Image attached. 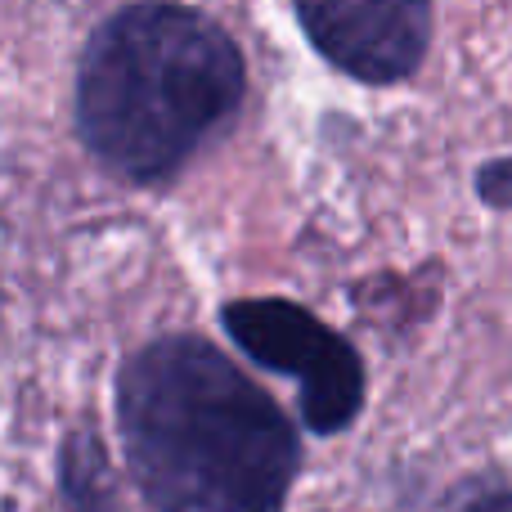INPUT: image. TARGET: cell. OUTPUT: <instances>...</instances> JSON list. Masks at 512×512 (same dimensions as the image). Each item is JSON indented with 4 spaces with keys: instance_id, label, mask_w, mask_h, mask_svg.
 Returning a JSON list of instances; mask_svg holds the SVG:
<instances>
[{
    "instance_id": "6da1fadb",
    "label": "cell",
    "mask_w": 512,
    "mask_h": 512,
    "mask_svg": "<svg viewBox=\"0 0 512 512\" xmlns=\"http://www.w3.org/2000/svg\"><path fill=\"white\" fill-rule=\"evenodd\" d=\"M117 436L153 512H279L301 472L288 414L194 333L144 342L122 364Z\"/></svg>"
},
{
    "instance_id": "7a4b0ae2",
    "label": "cell",
    "mask_w": 512,
    "mask_h": 512,
    "mask_svg": "<svg viewBox=\"0 0 512 512\" xmlns=\"http://www.w3.org/2000/svg\"><path fill=\"white\" fill-rule=\"evenodd\" d=\"M248 68L221 23L144 0L95 27L77 63L72 117L90 158L131 185L171 180L234 122Z\"/></svg>"
},
{
    "instance_id": "3957f363",
    "label": "cell",
    "mask_w": 512,
    "mask_h": 512,
    "mask_svg": "<svg viewBox=\"0 0 512 512\" xmlns=\"http://www.w3.org/2000/svg\"><path fill=\"white\" fill-rule=\"evenodd\" d=\"M225 333L248 360L301 382L297 414L310 432L337 436L364 409V360L337 328L283 297H239L221 310Z\"/></svg>"
},
{
    "instance_id": "277c9868",
    "label": "cell",
    "mask_w": 512,
    "mask_h": 512,
    "mask_svg": "<svg viewBox=\"0 0 512 512\" xmlns=\"http://www.w3.org/2000/svg\"><path fill=\"white\" fill-rule=\"evenodd\" d=\"M310 45L369 86L414 77L432 45V0H292Z\"/></svg>"
},
{
    "instance_id": "5b68a950",
    "label": "cell",
    "mask_w": 512,
    "mask_h": 512,
    "mask_svg": "<svg viewBox=\"0 0 512 512\" xmlns=\"http://www.w3.org/2000/svg\"><path fill=\"white\" fill-rule=\"evenodd\" d=\"M59 486L68 512H117L113 508V472L108 454L90 427H72L59 454Z\"/></svg>"
},
{
    "instance_id": "8992f818",
    "label": "cell",
    "mask_w": 512,
    "mask_h": 512,
    "mask_svg": "<svg viewBox=\"0 0 512 512\" xmlns=\"http://www.w3.org/2000/svg\"><path fill=\"white\" fill-rule=\"evenodd\" d=\"M477 194L490 207H508L512 212V158H495L477 171Z\"/></svg>"
},
{
    "instance_id": "52a82bcc",
    "label": "cell",
    "mask_w": 512,
    "mask_h": 512,
    "mask_svg": "<svg viewBox=\"0 0 512 512\" xmlns=\"http://www.w3.org/2000/svg\"><path fill=\"white\" fill-rule=\"evenodd\" d=\"M454 512H512V486H499V490H486V495L468 499L463 508Z\"/></svg>"
}]
</instances>
